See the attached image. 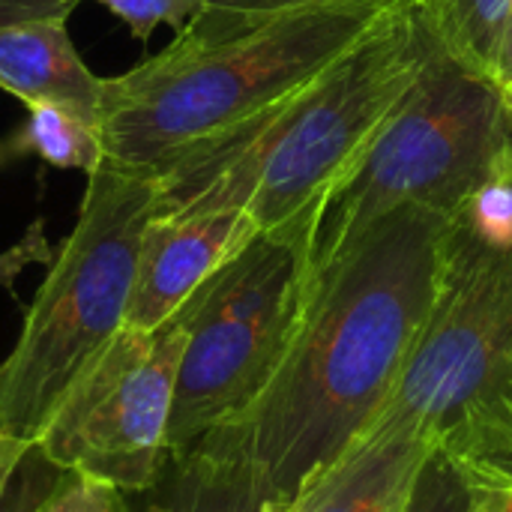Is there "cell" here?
<instances>
[{
    "mask_svg": "<svg viewBox=\"0 0 512 512\" xmlns=\"http://www.w3.org/2000/svg\"><path fill=\"white\" fill-rule=\"evenodd\" d=\"M480 492H512V378L468 411L438 447Z\"/></svg>",
    "mask_w": 512,
    "mask_h": 512,
    "instance_id": "cell-13",
    "label": "cell"
},
{
    "mask_svg": "<svg viewBox=\"0 0 512 512\" xmlns=\"http://www.w3.org/2000/svg\"><path fill=\"white\" fill-rule=\"evenodd\" d=\"M324 3H339V0H207L204 12L195 21H189L177 36L189 42H219L255 24H264L276 15L324 6Z\"/></svg>",
    "mask_w": 512,
    "mask_h": 512,
    "instance_id": "cell-18",
    "label": "cell"
},
{
    "mask_svg": "<svg viewBox=\"0 0 512 512\" xmlns=\"http://www.w3.org/2000/svg\"><path fill=\"white\" fill-rule=\"evenodd\" d=\"M453 216L489 249L512 252V132Z\"/></svg>",
    "mask_w": 512,
    "mask_h": 512,
    "instance_id": "cell-16",
    "label": "cell"
},
{
    "mask_svg": "<svg viewBox=\"0 0 512 512\" xmlns=\"http://www.w3.org/2000/svg\"><path fill=\"white\" fill-rule=\"evenodd\" d=\"M72 3L60 0H0V27L30 18H69Z\"/></svg>",
    "mask_w": 512,
    "mask_h": 512,
    "instance_id": "cell-22",
    "label": "cell"
},
{
    "mask_svg": "<svg viewBox=\"0 0 512 512\" xmlns=\"http://www.w3.org/2000/svg\"><path fill=\"white\" fill-rule=\"evenodd\" d=\"M432 450L420 438L348 450L294 507L303 512H402Z\"/></svg>",
    "mask_w": 512,
    "mask_h": 512,
    "instance_id": "cell-12",
    "label": "cell"
},
{
    "mask_svg": "<svg viewBox=\"0 0 512 512\" xmlns=\"http://www.w3.org/2000/svg\"><path fill=\"white\" fill-rule=\"evenodd\" d=\"M66 474L39 441L0 435V512H39Z\"/></svg>",
    "mask_w": 512,
    "mask_h": 512,
    "instance_id": "cell-17",
    "label": "cell"
},
{
    "mask_svg": "<svg viewBox=\"0 0 512 512\" xmlns=\"http://www.w3.org/2000/svg\"><path fill=\"white\" fill-rule=\"evenodd\" d=\"M429 48L417 0H396L285 105L159 174L156 213L243 207L258 231L303 219L396 111Z\"/></svg>",
    "mask_w": 512,
    "mask_h": 512,
    "instance_id": "cell-2",
    "label": "cell"
},
{
    "mask_svg": "<svg viewBox=\"0 0 512 512\" xmlns=\"http://www.w3.org/2000/svg\"><path fill=\"white\" fill-rule=\"evenodd\" d=\"M480 492L441 450H432L402 512H480Z\"/></svg>",
    "mask_w": 512,
    "mask_h": 512,
    "instance_id": "cell-19",
    "label": "cell"
},
{
    "mask_svg": "<svg viewBox=\"0 0 512 512\" xmlns=\"http://www.w3.org/2000/svg\"><path fill=\"white\" fill-rule=\"evenodd\" d=\"M480 512H512V492H501V495H486Z\"/></svg>",
    "mask_w": 512,
    "mask_h": 512,
    "instance_id": "cell-24",
    "label": "cell"
},
{
    "mask_svg": "<svg viewBox=\"0 0 512 512\" xmlns=\"http://www.w3.org/2000/svg\"><path fill=\"white\" fill-rule=\"evenodd\" d=\"M288 512H303V510H297V507H291V510H288Z\"/></svg>",
    "mask_w": 512,
    "mask_h": 512,
    "instance_id": "cell-26",
    "label": "cell"
},
{
    "mask_svg": "<svg viewBox=\"0 0 512 512\" xmlns=\"http://www.w3.org/2000/svg\"><path fill=\"white\" fill-rule=\"evenodd\" d=\"M512 378V252L480 243L450 216L429 321L375 420L348 447L438 441Z\"/></svg>",
    "mask_w": 512,
    "mask_h": 512,
    "instance_id": "cell-7",
    "label": "cell"
},
{
    "mask_svg": "<svg viewBox=\"0 0 512 512\" xmlns=\"http://www.w3.org/2000/svg\"><path fill=\"white\" fill-rule=\"evenodd\" d=\"M501 99H504V111H507V123L512 129V81L501 84Z\"/></svg>",
    "mask_w": 512,
    "mask_h": 512,
    "instance_id": "cell-25",
    "label": "cell"
},
{
    "mask_svg": "<svg viewBox=\"0 0 512 512\" xmlns=\"http://www.w3.org/2000/svg\"><path fill=\"white\" fill-rule=\"evenodd\" d=\"M417 9L447 57L495 81L512 0H417Z\"/></svg>",
    "mask_w": 512,
    "mask_h": 512,
    "instance_id": "cell-14",
    "label": "cell"
},
{
    "mask_svg": "<svg viewBox=\"0 0 512 512\" xmlns=\"http://www.w3.org/2000/svg\"><path fill=\"white\" fill-rule=\"evenodd\" d=\"M24 108L27 120L3 141L6 156H36L54 168H75L84 174H93L105 162L96 123L54 102H30Z\"/></svg>",
    "mask_w": 512,
    "mask_h": 512,
    "instance_id": "cell-15",
    "label": "cell"
},
{
    "mask_svg": "<svg viewBox=\"0 0 512 512\" xmlns=\"http://www.w3.org/2000/svg\"><path fill=\"white\" fill-rule=\"evenodd\" d=\"M510 132L501 87L432 39L411 90L312 210V258L399 204L456 213Z\"/></svg>",
    "mask_w": 512,
    "mask_h": 512,
    "instance_id": "cell-5",
    "label": "cell"
},
{
    "mask_svg": "<svg viewBox=\"0 0 512 512\" xmlns=\"http://www.w3.org/2000/svg\"><path fill=\"white\" fill-rule=\"evenodd\" d=\"M186 309L159 330L123 327L72 381L39 447L63 468L132 495L159 486L168 468V420L186 348Z\"/></svg>",
    "mask_w": 512,
    "mask_h": 512,
    "instance_id": "cell-8",
    "label": "cell"
},
{
    "mask_svg": "<svg viewBox=\"0 0 512 512\" xmlns=\"http://www.w3.org/2000/svg\"><path fill=\"white\" fill-rule=\"evenodd\" d=\"M39 512H165V504L156 489L147 495H132L69 471L60 489Z\"/></svg>",
    "mask_w": 512,
    "mask_h": 512,
    "instance_id": "cell-20",
    "label": "cell"
},
{
    "mask_svg": "<svg viewBox=\"0 0 512 512\" xmlns=\"http://www.w3.org/2000/svg\"><path fill=\"white\" fill-rule=\"evenodd\" d=\"M165 512H288L264 471L222 432H207L186 456L168 459L156 486Z\"/></svg>",
    "mask_w": 512,
    "mask_h": 512,
    "instance_id": "cell-11",
    "label": "cell"
},
{
    "mask_svg": "<svg viewBox=\"0 0 512 512\" xmlns=\"http://www.w3.org/2000/svg\"><path fill=\"white\" fill-rule=\"evenodd\" d=\"M312 267V213L258 231L186 303V348L168 420V459L237 423L267 390L294 339Z\"/></svg>",
    "mask_w": 512,
    "mask_h": 512,
    "instance_id": "cell-6",
    "label": "cell"
},
{
    "mask_svg": "<svg viewBox=\"0 0 512 512\" xmlns=\"http://www.w3.org/2000/svg\"><path fill=\"white\" fill-rule=\"evenodd\" d=\"M0 87L24 105L54 102L90 123L99 117L102 78L81 60L66 18H30L0 27Z\"/></svg>",
    "mask_w": 512,
    "mask_h": 512,
    "instance_id": "cell-10",
    "label": "cell"
},
{
    "mask_svg": "<svg viewBox=\"0 0 512 512\" xmlns=\"http://www.w3.org/2000/svg\"><path fill=\"white\" fill-rule=\"evenodd\" d=\"M156 198L153 174L108 159L87 174L78 222L0 363V435L36 441L72 381L123 330Z\"/></svg>",
    "mask_w": 512,
    "mask_h": 512,
    "instance_id": "cell-4",
    "label": "cell"
},
{
    "mask_svg": "<svg viewBox=\"0 0 512 512\" xmlns=\"http://www.w3.org/2000/svg\"><path fill=\"white\" fill-rule=\"evenodd\" d=\"M255 234L258 225L243 207L153 213L141 237L123 327L159 330Z\"/></svg>",
    "mask_w": 512,
    "mask_h": 512,
    "instance_id": "cell-9",
    "label": "cell"
},
{
    "mask_svg": "<svg viewBox=\"0 0 512 512\" xmlns=\"http://www.w3.org/2000/svg\"><path fill=\"white\" fill-rule=\"evenodd\" d=\"M393 3L309 6L219 42L177 36L129 72L102 78L96 129L105 159L159 177L207 153L300 93Z\"/></svg>",
    "mask_w": 512,
    "mask_h": 512,
    "instance_id": "cell-3",
    "label": "cell"
},
{
    "mask_svg": "<svg viewBox=\"0 0 512 512\" xmlns=\"http://www.w3.org/2000/svg\"><path fill=\"white\" fill-rule=\"evenodd\" d=\"M512 81V21L510 30H507V39H504V48H501V60H498V72H495V84H507Z\"/></svg>",
    "mask_w": 512,
    "mask_h": 512,
    "instance_id": "cell-23",
    "label": "cell"
},
{
    "mask_svg": "<svg viewBox=\"0 0 512 512\" xmlns=\"http://www.w3.org/2000/svg\"><path fill=\"white\" fill-rule=\"evenodd\" d=\"M60 3L75 6L78 0H60ZM93 3L111 9L141 42H147L150 33L162 24H168L180 33L207 6V0H93Z\"/></svg>",
    "mask_w": 512,
    "mask_h": 512,
    "instance_id": "cell-21",
    "label": "cell"
},
{
    "mask_svg": "<svg viewBox=\"0 0 512 512\" xmlns=\"http://www.w3.org/2000/svg\"><path fill=\"white\" fill-rule=\"evenodd\" d=\"M453 213L399 204L312 258L288 354L258 402L219 426L294 507L390 399L435 306Z\"/></svg>",
    "mask_w": 512,
    "mask_h": 512,
    "instance_id": "cell-1",
    "label": "cell"
}]
</instances>
